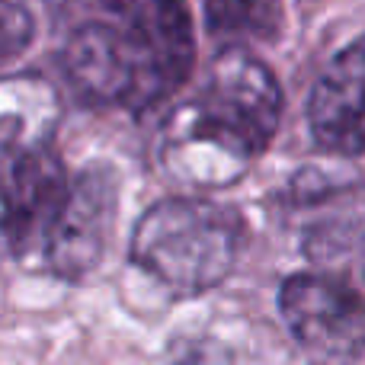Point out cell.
<instances>
[{
    "instance_id": "12",
    "label": "cell",
    "mask_w": 365,
    "mask_h": 365,
    "mask_svg": "<svg viewBox=\"0 0 365 365\" xmlns=\"http://www.w3.org/2000/svg\"><path fill=\"white\" fill-rule=\"evenodd\" d=\"M32 32L36 26L29 10L16 0H0V68L23 55L26 45L32 42Z\"/></svg>"
},
{
    "instance_id": "9",
    "label": "cell",
    "mask_w": 365,
    "mask_h": 365,
    "mask_svg": "<svg viewBox=\"0 0 365 365\" xmlns=\"http://www.w3.org/2000/svg\"><path fill=\"white\" fill-rule=\"evenodd\" d=\"M308 125L330 154H365V36L321 71L308 100Z\"/></svg>"
},
{
    "instance_id": "10",
    "label": "cell",
    "mask_w": 365,
    "mask_h": 365,
    "mask_svg": "<svg viewBox=\"0 0 365 365\" xmlns=\"http://www.w3.org/2000/svg\"><path fill=\"white\" fill-rule=\"evenodd\" d=\"M61 122V96L42 74L0 77V148L19 158L45 151Z\"/></svg>"
},
{
    "instance_id": "13",
    "label": "cell",
    "mask_w": 365,
    "mask_h": 365,
    "mask_svg": "<svg viewBox=\"0 0 365 365\" xmlns=\"http://www.w3.org/2000/svg\"><path fill=\"white\" fill-rule=\"evenodd\" d=\"M170 365H227V356L208 340H189L170 346Z\"/></svg>"
},
{
    "instance_id": "14",
    "label": "cell",
    "mask_w": 365,
    "mask_h": 365,
    "mask_svg": "<svg viewBox=\"0 0 365 365\" xmlns=\"http://www.w3.org/2000/svg\"><path fill=\"white\" fill-rule=\"evenodd\" d=\"M10 253V231H6V195H4V180H0V259Z\"/></svg>"
},
{
    "instance_id": "3",
    "label": "cell",
    "mask_w": 365,
    "mask_h": 365,
    "mask_svg": "<svg viewBox=\"0 0 365 365\" xmlns=\"http://www.w3.org/2000/svg\"><path fill=\"white\" fill-rule=\"evenodd\" d=\"M145 74L148 106L177 93L195 61L189 0H103Z\"/></svg>"
},
{
    "instance_id": "5",
    "label": "cell",
    "mask_w": 365,
    "mask_h": 365,
    "mask_svg": "<svg viewBox=\"0 0 365 365\" xmlns=\"http://www.w3.org/2000/svg\"><path fill=\"white\" fill-rule=\"evenodd\" d=\"M160 158L173 180L195 189H221L244 177L257 151L195 100L170 113L160 138Z\"/></svg>"
},
{
    "instance_id": "2",
    "label": "cell",
    "mask_w": 365,
    "mask_h": 365,
    "mask_svg": "<svg viewBox=\"0 0 365 365\" xmlns=\"http://www.w3.org/2000/svg\"><path fill=\"white\" fill-rule=\"evenodd\" d=\"M279 308L314 362L346 365L365 353V295L349 279L295 272L282 282Z\"/></svg>"
},
{
    "instance_id": "1",
    "label": "cell",
    "mask_w": 365,
    "mask_h": 365,
    "mask_svg": "<svg viewBox=\"0 0 365 365\" xmlns=\"http://www.w3.org/2000/svg\"><path fill=\"white\" fill-rule=\"evenodd\" d=\"M240 221L205 199H164L138 218L132 259L160 285L199 295L225 282L237 259Z\"/></svg>"
},
{
    "instance_id": "8",
    "label": "cell",
    "mask_w": 365,
    "mask_h": 365,
    "mask_svg": "<svg viewBox=\"0 0 365 365\" xmlns=\"http://www.w3.org/2000/svg\"><path fill=\"white\" fill-rule=\"evenodd\" d=\"M71 87L96 106H148V87L135 51L115 23H87L64 45Z\"/></svg>"
},
{
    "instance_id": "7",
    "label": "cell",
    "mask_w": 365,
    "mask_h": 365,
    "mask_svg": "<svg viewBox=\"0 0 365 365\" xmlns=\"http://www.w3.org/2000/svg\"><path fill=\"white\" fill-rule=\"evenodd\" d=\"M71 182L74 180L68 177L61 158L48 148L13 160L4 180L6 231H10L13 257L42 266L48 240L71 199Z\"/></svg>"
},
{
    "instance_id": "4",
    "label": "cell",
    "mask_w": 365,
    "mask_h": 365,
    "mask_svg": "<svg viewBox=\"0 0 365 365\" xmlns=\"http://www.w3.org/2000/svg\"><path fill=\"white\" fill-rule=\"evenodd\" d=\"M208 115L225 122L257 154L269 148L282 122V87L259 58L247 48H225L212 61L195 96Z\"/></svg>"
},
{
    "instance_id": "11",
    "label": "cell",
    "mask_w": 365,
    "mask_h": 365,
    "mask_svg": "<svg viewBox=\"0 0 365 365\" xmlns=\"http://www.w3.org/2000/svg\"><path fill=\"white\" fill-rule=\"evenodd\" d=\"M208 32L231 42L276 38L282 29V0H208Z\"/></svg>"
},
{
    "instance_id": "6",
    "label": "cell",
    "mask_w": 365,
    "mask_h": 365,
    "mask_svg": "<svg viewBox=\"0 0 365 365\" xmlns=\"http://www.w3.org/2000/svg\"><path fill=\"white\" fill-rule=\"evenodd\" d=\"M119 215V180L109 167H87L71 182V199L48 240L42 266L58 279H83L106 257Z\"/></svg>"
}]
</instances>
